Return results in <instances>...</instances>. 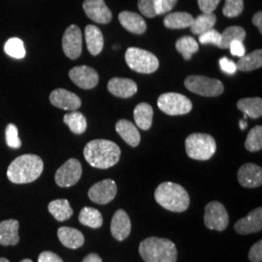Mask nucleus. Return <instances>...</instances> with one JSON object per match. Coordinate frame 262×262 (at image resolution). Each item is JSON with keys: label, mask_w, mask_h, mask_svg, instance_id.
I'll return each instance as SVG.
<instances>
[{"label": "nucleus", "mask_w": 262, "mask_h": 262, "mask_svg": "<svg viewBox=\"0 0 262 262\" xmlns=\"http://www.w3.org/2000/svg\"><path fill=\"white\" fill-rule=\"evenodd\" d=\"M4 51L8 56L20 59L26 56V49L24 42L19 38H10L9 40L5 43Z\"/></svg>", "instance_id": "nucleus-36"}, {"label": "nucleus", "mask_w": 262, "mask_h": 262, "mask_svg": "<svg viewBox=\"0 0 262 262\" xmlns=\"http://www.w3.org/2000/svg\"><path fill=\"white\" fill-rule=\"evenodd\" d=\"M234 229L238 234L241 235L251 234L261 231V207L255 208L247 216L239 220L234 225Z\"/></svg>", "instance_id": "nucleus-16"}, {"label": "nucleus", "mask_w": 262, "mask_h": 262, "mask_svg": "<svg viewBox=\"0 0 262 262\" xmlns=\"http://www.w3.org/2000/svg\"><path fill=\"white\" fill-rule=\"evenodd\" d=\"M246 37V31L241 27H229L225 28V31L222 33V41H221V49H228L230 44L234 41H242Z\"/></svg>", "instance_id": "nucleus-33"}, {"label": "nucleus", "mask_w": 262, "mask_h": 262, "mask_svg": "<svg viewBox=\"0 0 262 262\" xmlns=\"http://www.w3.org/2000/svg\"><path fill=\"white\" fill-rule=\"evenodd\" d=\"M49 212L55 216L58 222H64L69 220L73 215V210L70 203L66 199H56L52 201L49 206Z\"/></svg>", "instance_id": "nucleus-29"}, {"label": "nucleus", "mask_w": 262, "mask_h": 262, "mask_svg": "<svg viewBox=\"0 0 262 262\" xmlns=\"http://www.w3.org/2000/svg\"><path fill=\"white\" fill-rule=\"evenodd\" d=\"M57 236L61 244L69 249H78L84 243V237L81 231L76 228L62 226L58 228Z\"/></svg>", "instance_id": "nucleus-23"}, {"label": "nucleus", "mask_w": 262, "mask_h": 262, "mask_svg": "<svg viewBox=\"0 0 262 262\" xmlns=\"http://www.w3.org/2000/svg\"><path fill=\"white\" fill-rule=\"evenodd\" d=\"M63 122L68 125L69 129L75 134H83L86 130V119L82 113L73 111L66 114L63 117Z\"/></svg>", "instance_id": "nucleus-32"}, {"label": "nucleus", "mask_w": 262, "mask_h": 262, "mask_svg": "<svg viewBox=\"0 0 262 262\" xmlns=\"http://www.w3.org/2000/svg\"><path fill=\"white\" fill-rule=\"evenodd\" d=\"M237 70L240 71H253L262 66V51L260 49L255 50L248 55H244L239 58L236 63Z\"/></svg>", "instance_id": "nucleus-28"}, {"label": "nucleus", "mask_w": 262, "mask_h": 262, "mask_svg": "<svg viewBox=\"0 0 262 262\" xmlns=\"http://www.w3.org/2000/svg\"><path fill=\"white\" fill-rule=\"evenodd\" d=\"M116 130L126 144L137 147L140 143V133L138 128L127 120H120L116 123Z\"/></svg>", "instance_id": "nucleus-24"}, {"label": "nucleus", "mask_w": 262, "mask_h": 262, "mask_svg": "<svg viewBox=\"0 0 262 262\" xmlns=\"http://www.w3.org/2000/svg\"><path fill=\"white\" fill-rule=\"evenodd\" d=\"M119 20L122 27L131 33L139 35L147 30V24L145 19L137 13L122 11L119 15Z\"/></svg>", "instance_id": "nucleus-20"}, {"label": "nucleus", "mask_w": 262, "mask_h": 262, "mask_svg": "<svg viewBox=\"0 0 262 262\" xmlns=\"http://www.w3.org/2000/svg\"><path fill=\"white\" fill-rule=\"evenodd\" d=\"M155 198L160 206L176 213L187 211L190 203L187 190L172 182L161 183L155 191Z\"/></svg>", "instance_id": "nucleus-3"}, {"label": "nucleus", "mask_w": 262, "mask_h": 262, "mask_svg": "<svg viewBox=\"0 0 262 262\" xmlns=\"http://www.w3.org/2000/svg\"><path fill=\"white\" fill-rule=\"evenodd\" d=\"M198 40L203 45L212 44V45H215L216 47L220 48V46H221V41H222V34L217 30L212 28V29L208 30L206 32L200 34Z\"/></svg>", "instance_id": "nucleus-39"}, {"label": "nucleus", "mask_w": 262, "mask_h": 262, "mask_svg": "<svg viewBox=\"0 0 262 262\" xmlns=\"http://www.w3.org/2000/svg\"><path fill=\"white\" fill-rule=\"evenodd\" d=\"M19 222L7 220L0 223V245L16 246L19 242Z\"/></svg>", "instance_id": "nucleus-21"}, {"label": "nucleus", "mask_w": 262, "mask_h": 262, "mask_svg": "<svg viewBox=\"0 0 262 262\" xmlns=\"http://www.w3.org/2000/svg\"><path fill=\"white\" fill-rule=\"evenodd\" d=\"M176 49L186 60H189L192 55L198 52L199 46L194 38L183 36L176 42Z\"/></svg>", "instance_id": "nucleus-34"}, {"label": "nucleus", "mask_w": 262, "mask_h": 262, "mask_svg": "<svg viewBox=\"0 0 262 262\" xmlns=\"http://www.w3.org/2000/svg\"><path fill=\"white\" fill-rule=\"evenodd\" d=\"M83 35L80 28L76 25L68 27L62 37V50L66 56L76 59L82 54Z\"/></svg>", "instance_id": "nucleus-11"}, {"label": "nucleus", "mask_w": 262, "mask_h": 262, "mask_svg": "<svg viewBox=\"0 0 262 262\" xmlns=\"http://www.w3.org/2000/svg\"><path fill=\"white\" fill-rule=\"evenodd\" d=\"M44 169L43 160L36 155H24L14 159L7 169V177L14 184H28L37 180Z\"/></svg>", "instance_id": "nucleus-2"}, {"label": "nucleus", "mask_w": 262, "mask_h": 262, "mask_svg": "<svg viewBox=\"0 0 262 262\" xmlns=\"http://www.w3.org/2000/svg\"><path fill=\"white\" fill-rule=\"evenodd\" d=\"M118 187L115 181L107 179L96 183L89 190L90 199L99 205H105L112 201L117 195Z\"/></svg>", "instance_id": "nucleus-12"}, {"label": "nucleus", "mask_w": 262, "mask_h": 262, "mask_svg": "<svg viewBox=\"0 0 262 262\" xmlns=\"http://www.w3.org/2000/svg\"><path fill=\"white\" fill-rule=\"evenodd\" d=\"M156 0H138V8L147 18H155L157 16L155 9Z\"/></svg>", "instance_id": "nucleus-40"}, {"label": "nucleus", "mask_w": 262, "mask_h": 262, "mask_svg": "<svg viewBox=\"0 0 262 262\" xmlns=\"http://www.w3.org/2000/svg\"><path fill=\"white\" fill-rule=\"evenodd\" d=\"M83 8L85 15L97 24H108L112 19L111 10L104 0H84Z\"/></svg>", "instance_id": "nucleus-15"}, {"label": "nucleus", "mask_w": 262, "mask_h": 262, "mask_svg": "<svg viewBox=\"0 0 262 262\" xmlns=\"http://www.w3.org/2000/svg\"><path fill=\"white\" fill-rule=\"evenodd\" d=\"M82 176V165L78 159H70L56 171L55 180L56 185L61 187H72Z\"/></svg>", "instance_id": "nucleus-10"}, {"label": "nucleus", "mask_w": 262, "mask_h": 262, "mask_svg": "<svg viewBox=\"0 0 262 262\" xmlns=\"http://www.w3.org/2000/svg\"><path fill=\"white\" fill-rule=\"evenodd\" d=\"M220 63V67L222 69L223 72H225L226 74H229V75H232L235 74L236 71H237V66L236 63L233 62L232 60L228 59L227 57H223L220 59L219 61Z\"/></svg>", "instance_id": "nucleus-42"}, {"label": "nucleus", "mask_w": 262, "mask_h": 262, "mask_svg": "<svg viewBox=\"0 0 262 262\" xmlns=\"http://www.w3.org/2000/svg\"><path fill=\"white\" fill-rule=\"evenodd\" d=\"M158 106L169 116L186 115L192 109V103L187 96L177 93L161 94L158 99Z\"/></svg>", "instance_id": "nucleus-8"}, {"label": "nucleus", "mask_w": 262, "mask_h": 262, "mask_svg": "<svg viewBox=\"0 0 262 262\" xmlns=\"http://www.w3.org/2000/svg\"><path fill=\"white\" fill-rule=\"evenodd\" d=\"M187 155L192 159L208 160L215 155V141L206 133H192L186 139Z\"/></svg>", "instance_id": "nucleus-5"}, {"label": "nucleus", "mask_w": 262, "mask_h": 262, "mask_svg": "<svg viewBox=\"0 0 262 262\" xmlns=\"http://www.w3.org/2000/svg\"><path fill=\"white\" fill-rule=\"evenodd\" d=\"M84 157L93 167L110 168L119 162L121 158V149L112 141L96 139L89 142L85 145Z\"/></svg>", "instance_id": "nucleus-1"}, {"label": "nucleus", "mask_w": 262, "mask_h": 262, "mask_svg": "<svg viewBox=\"0 0 262 262\" xmlns=\"http://www.w3.org/2000/svg\"><path fill=\"white\" fill-rule=\"evenodd\" d=\"M198 6L203 13H213L221 0H197Z\"/></svg>", "instance_id": "nucleus-44"}, {"label": "nucleus", "mask_w": 262, "mask_h": 262, "mask_svg": "<svg viewBox=\"0 0 262 262\" xmlns=\"http://www.w3.org/2000/svg\"><path fill=\"white\" fill-rule=\"evenodd\" d=\"M50 101L55 107L68 111H76L82 105L81 98L77 94L64 89H56L53 91L50 94Z\"/></svg>", "instance_id": "nucleus-14"}, {"label": "nucleus", "mask_w": 262, "mask_h": 262, "mask_svg": "<svg viewBox=\"0 0 262 262\" xmlns=\"http://www.w3.org/2000/svg\"><path fill=\"white\" fill-rule=\"evenodd\" d=\"M216 23V17L214 13H202L197 16L190 26V30L193 34L200 35L214 28Z\"/></svg>", "instance_id": "nucleus-30"}, {"label": "nucleus", "mask_w": 262, "mask_h": 262, "mask_svg": "<svg viewBox=\"0 0 262 262\" xmlns=\"http://www.w3.org/2000/svg\"><path fill=\"white\" fill-rule=\"evenodd\" d=\"M83 262H102V259L97 253H90L84 257Z\"/></svg>", "instance_id": "nucleus-48"}, {"label": "nucleus", "mask_w": 262, "mask_h": 262, "mask_svg": "<svg viewBox=\"0 0 262 262\" xmlns=\"http://www.w3.org/2000/svg\"><path fill=\"white\" fill-rule=\"evenodd\" d=\"M230 50V53L232 56L241 57L244 55H246V48L244 46L242 41H234L230 44L228 48Z\"/></svg>", "instance_id": "nucleus-45"}, {"label": "nucleus", "mask_w": 262, "mask_h": 262, "mask_svg": "<svg viewBox=\"0 0 262 262\" xmlns=\"http://www.w3.org/2000/svg\"><path fill=\"white\" fill-rule=\"evenodd\" d=\"M125 62L135 72L150 74L159 69L158 57L149 51L139 48H128L125 52Z\"/></svg>", "instance_id": "nucleus-6"}, {"label": "nucleus", "mask_w": 262, "mask_h": 262, "mask_svg": "<svg viewBox=\"0 0 262 262\" xmlns=\"http://www.w3.org/2000/svg\"><path fill=\"white\" fill-rule=\"evenodd\" d=\"M20 262H32L31 259H24V260H21Z\"/></svg>", "instance_id": "nucleus-51"}, {"label": "nucleus", "mask_w": 262, "mask_h": 262, "mask_svg": "<svg viewBox=\"0 0 262 262\" xmlns=\"http://www.w3.org/2000/svg\"><path fill=\"white\" fill-rule=\"evenodd\" d=\"M0 262H10L8 259L4 258V257H0Z\"/></svg>", "instance_id": "nucleus-50"}, {"label": "nucleus", "mask_w": 262, "mask_h": 262, "mask_svg": "<svg viewBox=\"0 0 262 262\" xmlns=\"http://www.w3.org/2000/svg\"><path fill=\"white\" fill-rule=\"evenodd\" d=\"M152 116H154V110L151 106L150 104L145 103V102L138 104L133 111V117H134V121L136 122V125L142 130L150 129L152 123Z\"/></svg>", "instance_id": "nucleus-25"}, {"label": "nucleus", "mask_w": 262, "mask_h": 262, "mask_svg": "<svg viewBox=\"0 0 262 262\" xmlns=\"http://www.w3.org/2000/svg\"><path fill=\"white\" fill-rule=\"evenodd\" d=\"M193 19L194 18L187 12H176L168 14L163 19V25L170 29L190 28Z\"/></svg>", "instance_id": "nucleus-26"}, {"label": "nucleus", "mask_w": 262, "mask_h": 262, "mask_svg": "<svg viewBox=\"0 0 262 262\" xmlns=\"http://www.w3.org/2000/svg\"><path fill=\"white\" fill-rule=\"evenodd\" d=\"M249 259L252 262H261L262 241L254 244L249 252Z\"/></svg>", "instance_id": "nucleus-43"}, {"label": "nucleus", "mask_w": 262, "mask_h": 262, "mask_svg": "<svg viewBox=\"0 0 262 262\" xmlns=\"http://www.w3.org/2000/svg\"><path fill=\"white\" fill-rule=\"evenodd\" d=\"M6 143L12 149H19L21 146L18 127L13 123H9L6 127Z\"/></svg>", "instance_id": "nucleus-38"}, {"label": "nucleus", "mask_w": 262, "mask_h": 262, "mask_svg": "<svg viewBox=\"0 0 262 262\" xmlns=\"http://www.w3.org/2000/svg\"><path fill=\"white\" fill-rule=\"evenodd\" d=\"M243 10V0H225L223 13L227 18H235L240 16Z\"/></svg>", "instance_id": "nucleus-37"}, {"label": "nucleus", "mask_w": 262, "mask_h": 262, "mask_svg": "<svg viewBox=\"0 0 262 262\" xmlns=\"http://www.w3.org/2000/svg\"><path fill=\"white\" fill-rule=\"evenodd\" d=\"M246 127H247V122H246V119H244L242 121H240V128L244 130L246 129Z\"/></svg>", "instance_id": "nucleus-49"}, {"label": "nucleus", "mask_w": 262, "mask_h": 262, "mask_svg": "<svg viewBox=\"0 0 262 262\" xmlns=\"http://www.w3.org/2000/svg\"><path fill=\"white\" fill-rule=\"evenodd\" d=\"M141 257L146 262H176L178 251L175 244L165 238L149 237L139 246Z\"/></svg>", "instance_id": "nucleus-4"}, {"label": "nucleus", "mask_w": 262, "mask_h": 262, "mask_svg": "<svg viewBox=\"0 0 262 262\" xmlns=\"http://www.w3.org/2000/svg\"><path fill=\"white\" fill-rule=\"evenodd\" d=\"M38 262H63V260L53 252H43L39 254Z\"/></svg>", "instance_id": "nucleus-46"}, {"label": "nucleus", "mask_w": 262, "mask_h": 262, "mask_svg": "<svg viewBox=\"0 0 262 262\" xmlns=\"http://www.w3.org/2000/svg\"><path fill=\"white\" fill-rule=\"evenodd\" d=\"M108 91L117 97L128 98L137 93V84L130 79L113 78L108 82Z\"/></svg>", "instance_id": "nucleus-19"}, {"label": "nucleus", "mask_w": 262, "mask_h": 262, "mask_svg": "<svg viewBox=\"0 0 262 262\" xmlns=\"http://www.w3.org/2000/svg\"><path fill=\"white\" fill-rule=\"evenodd\" d=\"M69 78L81 89L91 90L98 84L99 76L94 68L86 66H76L69 71Z\"/></svg>", "instance_id": "nucleus-13"}, {"label": "nucleus", "mask_w": 262, "mask_h": 262, "mask_svg": "<svg viewBox=\"0 0 262 262\" xmlns=\"http://www.w3.org/2000/svg\"><path fill=\"white\" fill-rule=\"evenodd\" d=\"M178 0H156L155 2V9L157 16L158 15H164L170 12L176 5Z\"/></svg>", "instance_id": "nucleus-41"}, {"label": "nucleus", "mask_w": 262, "mask_h": 262, "mask_svg": "<svg viewBox=\"0 0 262 262\" xmlns=\"http://www.w3.org/2000/svg\"><path fill=\"white\" fill-rule=\"evenodd\" d=\"M245 147L249 151H258L262 149V127L256 125L252 128L245 142Z\"/></svg>", "instance_id": "nucleus-35"}, {"label": "nucleus", "mask_w": 262, "mask_h": 262, "mask_svg": "<svg viewBox=\"0 0 262 262\" xmlns=\"http://www.w3.org/2000/svg\"><path fill=\"white\" fill-rule=\"evenodd\" d=\"M240 111L252 119H258L262 115V99L260 97L243 98L237 102Z\"/></svg>", "instance_id": "nucleus-27"}, {"label": "nucleus", "mask_w": 262, "mask_h": 262, "mask_svg": "<svg viewBox=\"0 0 262 262\" xmlns=\"http://www.w3.org/2000/svg\"><path fill=\"white\" fill-rule=\"evenodd\" d=\"M84 37L91 55H99L104 47V37L101 30L94 25H89L84 29Z\"/></svg>", "instance_id": "nucleus-22"}, {"label": "nucleus", "mask_w": 262, "mask_h": 262, "mask_svg": "<svg viewBox=\"0 0 262 262\" xmlns=\"http://www.w3.org/2000/svg\"><path fill=\"white\" fill-rule=\"evenodd\" d=\"M253 24L258 28L259 32H262V13L261 12H257L253 15Z\"/></svg>", "instance_id": "nucleus-47"}, {"label": "nucleus", "mask_w": 262, "mask_h": 262, "mask_svg": "<svg viewBox=\"0 0 262 262\" xmlns=\"http://www.w3.org/2000/svg\"><path fill=\"white\" fill-rule=\"evenodd\" d=\"M79 221L82 225L92 228H99L103 225V216L101 213L92 207H84L81 210Z\"/></svg>", "instance_id": "nucleus-31"}, {"label": "nucleus", "mask_w": 262, "mask_h": 262, "mask_svg": "<svg viewBox=\"0 0 262 262\" xmlns=\"http://www.w3.org/2000/svg\"><path fill=\"white\" fill-rule=\"evenodd\" d=\"M204 224L209 229L224 231L229 224V217L225 207L219 201L207 204L204 214Z\"/></svg>", "instance_id": "nucleus-9"}, {"label": "nucleus", "mask_w": 262, "mask_h": 262, "mask_svg": "<svg viewBox=\"0 0 262 262\" xmlns=\"http://www.w3.org/2000/svg\"><path fill=\"white\" fill-rule=\"evenodd\" d=\"M238 181L244 187L254 188L262 185V169L254 163H246L238 171Z\"/></svg>", "instance_id": "nucleus-17"}, {"label": "nucleus", "mask_w": 262, "mask_h": 262, "mask_svg": "<svg viewBox=\"0 0 262 262\" xmlns=\"http://www.w3.org/2000/svg\"><path fill=\"white\" fill-rule=\"evenodd\" d=\"M185 85L189 92L207 97L221 95L225 91V86L220 80L205 76H188L185 80Z\"/></svg>", "instance_id": "nucleus-7"}, {"label": "nucleus", "mask_w": 262, "mask_h": 262, "mask_svg": "<svg viewBox=\"0 0 262 262\" xmlns=\"http://www.w3.org/2000/svg\"><path fill=\"white\" fill-rule=\"evenodd\" d=\"M110 229L114 238L118 241H122L129 236L131 232L130 219L124 210L120 209L113 215Z\"/></svg>", "instance_id": "nucleus-18"}]
</instances>
